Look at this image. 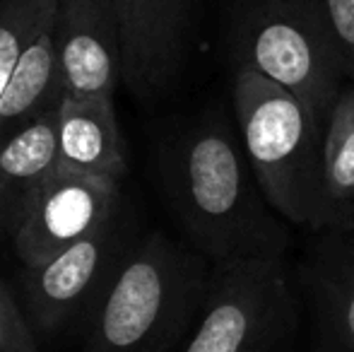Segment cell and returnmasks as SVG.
<instances>
[{
	"mask_svg": "<svg viewBox=\"0 0 354 352\" xmlns=\"http://www.w3.org/2000/svg\"><path fill=\"white\" fill-rule=\"evenodd\" d=\"M354 232V82L347 80L323 131L321 181L311 234Z\"/></svg>",
	"mask_w": 354,
	"mask_h": 352,
	"instance_id": "obj_12",
	"label": "cell"
},
{
	"mask_svg": "<svg viewBox=\"0 0 354 352\" xmlns=\"http://www.w3.org/2000/svg\"><path fill=\"white\" fill-rule=\"evenodd\" d=\"M0 352H41L34 328L19 311L12 292L0 280Z\"/></svg>",
	"mask_w": 354,
	"mask_h": 352,
	"instance_id": "obj_16",
	"label": "cell"
},
{
	"mask_svg": "<svg viewBox=\"0 0 354 352\" xmlns=\"http://www.w3.org/2000/svg\"><path fill=\"white\" fill-rule=\"evenodd\" d=\"M58 167L121 186L128 162L113 97L63 99L58 109Z\"/></svg>",
	"mask_w": 354,
	"mask_h": 352,
	"instance_id": "obj_11",
	"label": "cell"
},
{
	"mask_svg": "<svg viewBox=\"0 0 354 352\" xmlns=\"http://www.w3.org/2000/svg\"><path fill=\"white\" fill-rule=\"evenodd\" d=\"M63 75L51 32L27 48L15 75L0 94V145L37 118L61 109Z\"/></svg>",
	"mask_w": 354,
	"mask_h": 352,
	"instance_id": "obj_14",
	"label": "cell"
},
{
	"mask_svg": "<svg viewBox=\"0 0 354 352\" xmlns=\"http://www.w3.org/2000/svg\"><path fill=\"white\" fill-rule=\"evenodd\" d=\"M121 210V186L56 167L29 196L10 239L24 268H37L106 225Z\"/></svg>",
	"mask_w": 354,
	"mask_h": 352,
	"instance_id": "obj_7",
	"label": "cell"
},
{
	"mask_svg": "<svg viewBox=\"0 0 354 352\" xmlns=\"http://www.w3.org/2000/svg\"><path fill=\"white\" fill-rule=\"evenodd\" d=\"M311 352H354V232H318L299 266Z\"/></svg>",
	"mask_w": 354,
	"mask_h": 352,
	"instance_id": "obj_10",
	"label": "cell"
},
{
	"mask_svg": "<svg viewBox=\"0 0 354 352\" xmlns=\"http://www.w3.org/2000/svg\"><path fill=\"white\" fill-rule=\"evenodd\" d=\"M121 32L123 85L138 99L167 94L181 75L196 0H111Z\"/></svg>",
	"mask_w": 354,
	"mask_h": 352,
	"instance_id": "obj_8",
	"label": "cell"
},
{
	"mask_svg": "<svg viewBox=\"0 0 354 352\" xmlns=\"http://www.w3.org/2000/svg\"><path fill=\"white\" fill-rule=\"evenodd\" d=\"M318 5L342 53L347 77L354 82V0H318Z\"/></svg>",
	"mask_w": 354,
	"mask_h": 352,
	"instance_id": "obj_17",
	"label": "cell"
},
{
	"mask_svg": "<svg viewBox=\"0 0 354 352\" xmlns=\"http://www.w3.org/2000/svg\"><path fill=\"white\" fill-rule=\"evenodd\" d=\"M210 268L193 246L145 234L87 311L84 352H176L205 304Z\"/></svg>",
	"mask_w": 354,
	"mask_h": 352,
	"instance_id": "obj_2",
	"label": "cell"
},
{
	"mask_svg": "<svg viewBox=\"0 0 354 352\" xmlns=\"http://www.w3.org/2000/svg\"><path fill=\"white\" fill-rule=\"evenodd\" d=\"M58 0H0V94L34 41L51 32Z\"/></svg>",
	"mask_w": 354,
	"mask_h": 352,
	"instance_id": "obj_15",
	"label": "cell"
},
{
	"mask_svg": "<svg viewBox=\"0 0 354 352\" xmlns=\"http://www.w3.org/2000/svg\"><path fill=\"white\" fill-rule=\"evenodd\" d=\"M58 167V111L0 145V232L10 234L24 203Z\"/></svg>",
	"mask_w": 354,
	"mask_h": 352,
	"instance_id": "obj_13",
	"label": "cell"
},
{
	"mask_svg": "<svg viewBox=\"0 0 354 352\" xmlns=\"http://www.w3.org/2000/svg\"><path fill=\"white\" fill-rule=\"evenodd\" d=\"M227 41L234 68H251L328 121L347 68L318 0H234Z\"/></svg>",
	"mask_w": 354,
	"mask_h": 352,
	"instance_id": "obj_4",
	"label": "cell"
},
{
	"mask_svg": "<svg viewBox=\"0 0 354 352\" xmlns=\"http://www.w3.org/2000/svg\"><path fill=\"white\" fill-rule=\"evenodd\" d=\"M299 302L284 259L212 263L205 304L176 352H294Z\"/></svg>",
	"mask_w": 354,
	"mask_h": 352,
	"instance_id": "obj_5",
	"label": "cell"
},
{
	"mask_svg": "<svg viewBox=\"0 0 354 352\" xmlns=\"http://www.w3.org/2000/svg\"><path fill=\"white\" fill-rule=\"evenodd\" d=\"M234 121L266 201L284 222L311 230L326 123L289 89L251 68H234Z\"/></svg>",
	"mask_w": 354,
	"mask_h": 352,
	"instance_id": "obj_3",
	"label": "cell"
},
{
	"mask_svg": "<svg viewBox=\"0 0 354 352\" xmlns=\"http://www.w3.org/2000/svg\"><path fill=\"white\" fill-rule=\"evenodd\" d=\"M51 39L66 99L113 97L123 82V53L111 0H58Z\"/></svg>",
	"mask_w": 354,
	"mask_h": 352,
	"instance_id": "obj_9",
	"label": "cell"
},
{
	"mask_svg": "<svg viewBox=\"0 0 354 352\" xmlns=\"http://www.w3.org/2000/svg\"><path fill=\"white\" fill-rule=\"evenodd\" d=\"M133 246L118 210L106 225L44 266L24 268V299L37 333L53 335L77 316H87Z\"/></svg>",
	"mask_w": 354,
	"mask_h": 352,
	"instance_id": "obj_6",
	"label": "cell"
},
{
	"mask_svg": "<svg viewBox=\"0 0 354 352\" xmlns=\"http://www.w3.org/2000/svg\"><path fill=\"white\" fill-rule=\"evenodd\" d=\"M157 162L174 217L210 263L284 259L287 225L263 196L236 121L222 109L174 133Z\"/></svg>",
	"mask_w": 354,
	"mask_h": 352,
	"instance_id": "obj_1",
	"label": "cell"
}]
</instances>
